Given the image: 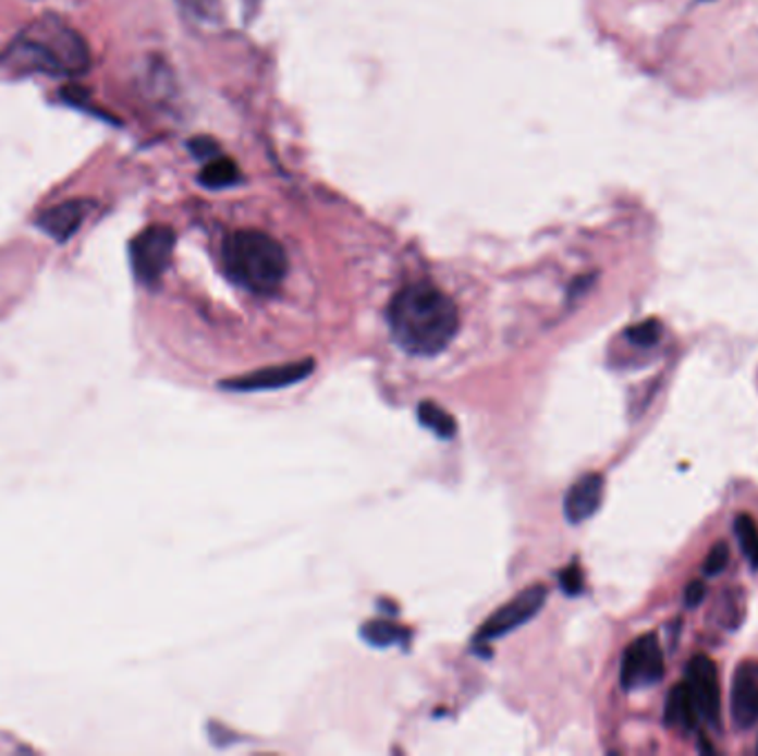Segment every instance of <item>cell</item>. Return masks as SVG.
Segmentation results:
<instances>
[{
    "label": "cell",
    "mask_w": 758,
    "mask_h": 756,
    "mask_svg": "<svg viewBox=\"0 0 758 756\" xmlns=\"http://www.w3.org/2000/svg\"><path fill=\"white\" fill-rule=\"evenodd\" d=\"M417 417L428 430H432L441 439H453V435L457 432L455 417L430 400H426L417 406Z\"/></svg>",
    "instance_id": "obj_14"
},
{
    "label": "cell",
    "mask_w": 758,
    "mask_h": 756,
    "mask_svg": "<svg viewBox=\"0 0 758 756\" xmlns=\"http://www.w3.org/2000/svg\"><path fill=\"white\" fill-rule=\"evenodd\" d=\"M89 65L91 56L85 38L56 16L27 25L0 56V68L16 76H81Z\"/></svg>",
    "instance_id": "obj_2"
},
{
    "label": "cell",
    "mask_w": 758,
    "mask_h": 756,
    "mask_svg": "<svg viewBox=\"0 0 758 756\" xmlns=\"http://www.w3.org/2000/svg\"><path fill=\"white\" fill-rule=\"evenodd\" d=\"M606 479L599 473H588L575 481L563 499V513L571 524H582L590 520L603 501Z\"/></svg>",
    "instance_id": "obj_10"
},
{
    "label": "cell",
    "mask_w": 758,
    "mask_h": 756,
    "mask_svg": "<svg viewBox=\"0 0 758 756\" xmlns=\"http://www.w3.org/2000/svg\"><path fill=\"white\" fill-rule=\"evenodd\" d=\"M706 597V584L704 582H692L687 588H685V603L687 606H699Z\"/></svg>",
    "instance_id": "obj_20"
},
{
    "label": "cell",
    "mask_w": 758,
    "mask_h": 756,
    "mask_svg": "<svg viewBox=\"0 0 758 756\" xmlns=\"http://www.w3.org/2000/svg\"><path fill=\"white\" fill-rule=\"evenodd\" d=\"M661 333H663V327L659 320H646L637 327H629L625 331V338L637 346H655L661 340Z\"/></svg>",
    "instance_id": "obj_17"
},
{
    "label": "cell",
    "mask_w": 758,
    "mask_h": 756,
    "mask_svg": "<svg viewBox=\"0 0 758 756\" xmlns=\"http://www.w3.org/2000/svg\"><path fill=\"white\" fill-rule=\"evenodd\" d=\"M665 663H663V650L657 635H644L623 655L621 661V685L625 690L655 685L663 679Z\"/></svg>",
    "instance_id": "obj_5"
},
{
    "label": "cell",
    "mask_w": 758,
    "mask_h": 756,
    "mask_svg": "<svg viewBox=\"0 0 758 756\" xmlns=\"http://www.w3.org/2000/svg\"><path fill=\"white\" fill-rule=\"evenodd\" d=\"M732 719L738 728H754L758 723V663L743 661L732 679L730 692Z\"/></svg>",
    "instance_id": "obj_9"
},
{
    "label": "cell",
    "mask_w": 758,
    "mask_h": 756,
    "mask_svg": "<svg viewBox=\"0 0 758 756\" xmlns=\"http://www.w3.org/2000/svg\"><path fill=\"white\" fill-rule=\"evenodd\" d=\"M359 635L375 648H389V646H400L406 644L408 630L384 619H375L362 625Z\"/></svg>",
    "instance_id": "obj_13"
},
{
    "label": "cell",
    "mask_w": 758,
    "mask_h": 756,
    "mask_svg": "<svg viewBox=\"0 0 758 756\" xmlns=\"http://www.w3.org/2000/svg\"><path fill=\"white\" fill-rule=\"evenodd\" d=\"M389 327L395 344L417 357L444 351L460 331L457 304L432 284L404 286L389 304Z\"/></svg>",
    "instance_id": "obj_1"
},
{
    "label": "cell",
    "mask_w": 758,
    "mask_h": 756,
    "mask_svg": "<svg viewBox=\"0 0 758 756\" xmlns=\"http://www.w3.org/2000/svg\"><path fill=\"white\" fill-rule=\"evenodd\" d=\"M548 588L546 586H533L524 593H519L513 601L501 606L499 610L492 612V617L477 630V642H490L497 637L509 635L511 630L524 625L530 621L546 603Z\"/></svg>",
    "instance_id": "obj_6"
},
{
    "label": "cell",
    "mask_w": 758,
    "mask_h": 756,
    "mask_svg": "<svg viewBox=\"0 0 758 756\" xmlns=\"http://www.w3.org/2000/svg\"><path fill=\"white\" fill-rule=\"evenodd\" d=\"M87 214H89V203L70 200L47 209L38 218V227L56 242H68L81 229Z\"/></svg>",
    "instance_id": "obj_11"
},
{
    "label": "cell",
    "mask_w": 758,
    "mask_h": 756,
    "mask_svg": "<svg viewBox=\"0 0 758 756\" xmlns=\"http://www.w3.org/2000/svg\"><path fill=\"white\" fill-rule=\"evenodd\" d=\"M237 175L240 171L231 158L216 156V158H209L205 169L200 171V182L209 188H227L237 182Z\"/></svg>",
    "instance_id": "obj_15"
},
{
    "label": "cell",
    "mask_w": 758,
    "mask_h": 756,
    "mask_svg": "<svg viewBox=\"0 0 758 756\" xmlns=\"http://www.w3.org/2000/svg\"><path fill=\"white\" fill-rule=\"evenodd\" d=\"M734 531H736L741 550L747 557L749 565L751 569H758V526H756V522L749 515L741 513L734 522Z\"/></svg>",
    "instance_id": "obj_16"
},
{
    "label": "cell",
    "mask_w": 758,
    "mask_h": 756,
    "mask_svg": "<svg viewBox=\"0 0 758 756\" xmlns=\"http://www.w3.org/2000/svg\"><path fill=\"white\" fill-rule=\"evenodd\" d=\"M173 246L175 233L162 224H154L134 237L130 256L138 282L151 286L164 276L173 256Z\"/></svg>",
    "instance_id": "obj_4"
},
{
    "label": "cell",
    "mask_w": 758,
    "mask_h": 756,
    "mask_svg": "<svg viewBox=\"0 0 758 756\" xmlns=\"http://www.w3.org/2000/svg\"><path fill=\"white\" fill-rule=\"evenodd\" d=\"M313 373V362H293V364H282V366H271L262 368L256 373H248L235 380L222 382V389L227 391H240V393H250V391H273V389H284L291 387L299 380H304L306 375Z\"/></svg>",
    "instance_id": "obj_8"
},
{
    "label": "cell",
    "mask_w": 758,
    "mask_h": 756,
    "mask_svg": "<svg viewBox=\"0 0 758 756\" xmlns=\"http://www.w3.org/2000/svg\"><path fill=\"white\" fill-rule=\"evenodd\" d=\"M728 561H730V548L725 541H717L712 546V550L708 552L706 557V563H704V573L708 577H717L721 575L725 569H728Z\"/></svg>",
    "instance_id": "obj_18"
},
{
    "label": "cell",
    "mask_w": 758,
    "mask_h": 756,
    "mask_svg": "<svg viewBox=\"0 0 758 756\" xmlns=\"http://www.w3.org/2000/svg\"><path fill=\"white\" fill-rule=\"evenodd\" d=\"M687 687L697 702L699 715L710 723H719L721 719V685L719 672L710 657H694L687 663Z\"/></svg>",
    "instance_id": "obj_7"
},
{
    "label": "cell",
    "mask_w": 758,
    "mask_h": 756,
    "mask_svg": "<svg viewBox=\"0 0 758 756\" xmlns=\"http://www.w3.org/2000/svg\"><path fill=\"white\" fill-rule=\"evenodd\" d=\"M222 265L242 289L271 295L284 282L289 260L282 244L262 231H235L224 240Z\"/></svg>",
    "instance_id": "obj_3"
},
{
    "label": "cell",
    "mask_w": 758,
    "mask_h": 756,
    "mask_svg": "<svg viewBox=\"0 0 758 756\" xmlns=\"http://www.w3.org/2000/svg\"><path fill=\"white\" fill-rule=\"evenodd\" d=\"M699 717L701 715H699L697 702H694L687 683L683 681L676 687H672V692L668 695V704H665V721L670 725L694 728V725H697Z\"/></svg>",
    "instance_id": "obj_12"
},
{
    "label": "cell",
    "mask_w": 758,
    "mask_h": 756,
    "mask_svg": "<svg viewBox=\"0 0 758 756\" xmlns=\"http://www.w3.org/2000/svg\"><path fill=\"white\" fill-rule=\"evenodd\" d=\"M561 580V588L567 593V595H579L582 588H584V575H582V569L577 563L573 565H567V569L559 575Z\"/></svg>",
    "instance_id": "obj_19"
}]
</instances>
